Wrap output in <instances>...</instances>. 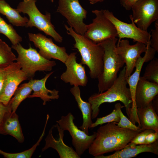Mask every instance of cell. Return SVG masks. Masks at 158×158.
<instances>
[{"label": "cell", "mask_w": 158, "mask_h": 158, "mask_svg": "<svg viewBox=\"0 0 158 158\" xmlns=\"http://www.w3.org/2000/svg\"><path fill=\"white\" fill-rule=\"evenodd\" d=\"M140 132L120 127L115 122L107 123L96 132L95 138L88 149L89 153L95 157L120 150Z\"/></svg>", "instance_id": "6da1fadb"}, {"label": "cell", "mask_w": 158, "mask_h": 158, "mask_svg": "<svg viewBox=\"0 0 158 158\" xmlns=\"http://www.w3.org/2000/svg\"><path fill=\"white\" fill-rule=\"evenodd\" d=\"M125 73V66L109 88L102 92L94 93L89 97L88 101L91 105L92 118H95L99 114V107L101 104L117 101L123 104L129 118L132 101L130 89L127 86Z\"/></svg>", "instance_id": "7a4b0ae2"}, {"label": "cell", "mask_w": 158, "mask_h": 158, "mask_svg": "<svg viewBox=\"0 0 158 158\" xmlns=\"http://www.w3.org/2000/svg\"><path fill=\"white\" fill-rule=\"evenodd\" d=\"M64 27L67 34L75 40L74 47L78 50L81 56L80 63L87 66L91 78L97 79L103 70V47L99 43H95L84 35L77 33L71 27L66 25Z\"/></svg>", "instance_id": "3957f363"}, {"label": "cell", "mask_w": 158, "mask_h": 158, "mask_svg": "<svg viewBox=\"0 0 158 158\" xmlns=\"http://www.w3.org/2000/svg\"><path fill=\"white\" fill-rule=\"evenodd\" d=\"M118 40L114 37L98 43L104 49L103 70L97 79L98 93L106 91L112 85L125 64L122 58L114 51Z\"/></svg>", "instance_id": "277c9868"}, {"label": "cell", "mask_w": 158, "mask_h": 158, "mask_svg": "<svg viewBox=\"0 0 158 158\" xmlns=\"http://www.w3.org/2000/svg\"><path fill=\"white\" fill-rule=\"evenodd\" d=\"M35 0H23L18 5L17 10L20 12L27 14L29 19L27 28L35 27L46 35L51 37L56 42L61 43L63 39L55 29L51 21V14L47 12L42 14L37 8Z\"/></svg>", "instance_id": "5b68a950"}, {"label": "cell", "mask_w": 158, "mask_h": 158, "mask_svg": "<svg viewBox=\"0 0 158 158\" xmlns=\"http://www.w3.org/2000/svg\"><path fill=\"white\" fill-rule=\"evenodd\" d=\"M12 48L17 53V62L28 78H32L37 71H51L56 65L55 61L45 58L30 45L28 49H26L19 43L12 45Z\"/></svg>", "instance_id": "8992f818"}, {"label": "cell", "mask_w": 158, "mask_h": 158, "mask_svg": "<svg viewBox=\"0 0 158 158\" xmlns=\"http://www.w3.org/2000/svg\"><path fill=\"white\" fill-rule=\"evenodd\" d=\"M56 12L66 19L70 27L77 33L84 35L87 25L84 22L87 12L80 4L79 0H59Z\"/></svg>", "instance_id": "52a82bcc"}, {"label": "cell", "mask_w": 158, "mask_h": 158, "mask_svg": "<svg viewBox=\"0 0 158 158\" xmlns=\"http://www.w3.org/2000/svg\"><path fill=\"white\" fill-rule=\"evenodd\" d=\"M92 12L95 17L92 23L87 25L85 37L96 43L118 37L115 26L104 15L102 9L93 10Z\"/></svg>", "instance_id": "ba28073f"}, {"label": "cell", "mask_w": 158, "mask_h": 158, "mask_svg": "<svg viewBox=\"0 0 158 158\" xmlns=\"http://www.w3.org/2000/svg\"><path fill=\"white\" fill-rule=\"evenodd\" d=\"M74 117L71 112L65 116H62L56 122L59 127L63 131L67 130L72 138V144L75 151L80 157L85 151L89 148L96 136V132L89 135L78 128L74 122Z\"/></svg>", "instance_id": "9c48e42d"}, {"label": "cell", "mask_w": 158, "mask_h": 158, "mask_svg": "<svg viewBox=\"0 0 158 158\" xmlns=\"http://www.w3.org/2000/svg\"><path fill=\"white\" fill-rule=\"evenodd\" d=\"M105 17L115 26L119 39L124 38L133 39L134 42H138L146 45L150 41L151 34L147 31L142 30L138 28L133 22L132 15L129 16L131 23H128L118 19L113 13L108 10H102Z\"/></svg>", "instance_id": "30bf717a"}, {"label": "cell", "mask_w": 158, "mask_h": 158, "mask_svg": "<svg viewBox=\"0 0 158 158\" xmlns=\"http://www.w3.org/2000/svg\"><path fill=\"white\" fill-rule=\"evenodd\" d=\"M131 9L134 22L142 30L147 31L151 24L158 20V0H138Z\"/></svg>", "instance_id": "8fae6325"}, {"label": "cell", "mask_w": 158, "mask_h": 158, "mask_svg": "<svg viewBox=\"0 0 158 158\" xmlns=\"http://www.w3.org/2000/svg\"><path fill=\"white\" fill-rule=\"evenodd\" d=\"M3 85L0 93V102L8 105L19 84L28 78L19 63L13 62L5 68Z\"/></svg>", "instance_id": "7c38bea8"}, {"label": "cell", "mask_w": 158, "mask_h": 158, "mask_svg": "<svg viewBox=\"0 0 158 158\" xmlns=\"http://www.w3.org/2000/svg\"><path fill=\"white\" fill-rule=\"evenodd\" d=\"M146 49V45L143 43L137 42L130 45L127 39H118L114 51L122 58L126 64V78L131 74L136 61Z\"/></svg>", "instance_id": "4fadbf2b"}, {"label": "cell", "mask_w": 158, "mask_h": 158, "mask_svg": "<svg viewBox=\"0 0 158 158\" xmlns=\"http://www.w3.org/2000/svg\"><path fill=\"white\" fill-rule=\"evenodd\" d=\"M30 41L39 48V53L45 58L50 60L52 59L59 60L64 63L68 54L66 48L55 44L51 38H48L40 33H28Z\"/></svg>", "instance_id": "5bb4252c"}, {"label": "cell", "mask_w": 158, "mask_h": 158, "mask_svg": "<svg viewBox=\"0 0 158 158\" xmlns=\"http://www.w3.org/2000/svg\"><path fill=\"white\" fill-rule=\"evenodd\" d=\"M76 53H71L64 63L66 68L60 76L61 80L71 85L85 87L88 81L85 67L76 61Z\"/></svg>", "instance_id": "9a60e30c"}, {"label": "cell", "mask_w": 158, "mask_h": 158, "mask_svg": "<svg viewBox=\"0 0 158 158\" xmlns=\"http://www.w3.org/2000/svg\"><path fill=\"white\" fill-rule=\"evenodd\" d=\"M158 94V84L150 81L140 76L137 85L135 102L137 108L149 104Z\"/></svg>", "instance_id": "2e32d148"}, {"label": "cell", "mask_w": 158, "mask_h": 158, "mask_svg": "<svg viewBox=\"0 0 158 158\" xmlns=\"http://www.w3.org/2000/svg\"><path fill=\"white\" fill-rule=\"evenodd\" d=\"M151 152L158 154V141L150 144L135 145L129 142L124 148L113 154L105 156L103 154L95 158H130L143 152Z\"/></svg>", "instance_id": "e0dca14e"}, {"label": "cell", "mask_w": 158, "mask_h": 158, "mask_svg": "<svg viewBox=\"0 0 158 158\" xmlns=\"http://www.w3.org/2000/svg\"><path fill=\"white\" fill-rule=\"evenodd\" d=\"M149 62L148 55L145 52L144 56H140L136 61L135 67V69L133 74L126 78L127 84L129 85L132 101L130 117L129 119L134 124L136 123L140 125L139 122L137 115V109L135 102V93L137 84L140 76L141 71L144 63Z\"/></svg>", "instance_id": "ac0fdd59"}, {"label": "cell", "mask_w": 158, "mask_h": 158, "mask_svg": "<svg viewBox=\"0 0 158 158\" xmlns=\"http://www.w3.org/2000/svg\"><path fill=\"white\" fill-rule=\"evenodd\" d=\"M55 126L59 132V140H56L53 136L52 130L54 127H52L45 139V145L42 149V151H44L48 148L51 147L57 151L61 158H80L72 148L67 145L64 142L63 137L64 131L59 127L57 124Z\"/></svg>", "instance_id": "d6986e66"}, {"label": "cell", "mask_w": 158, "mask_h": 158, "mask_svg": "<svg viewBox=\"0 0 158 158\" xmlns=\"http://www.w3.org/2000/svg\"><path fill=\"white\" fill-rule=\"evenodd\" d=\"M53 73V71L49 73L40 80L31 79L29 81L33 92L28 98L39 97L43 101V105H45L47 102L51 100L58 99L59 97V91L55 89L52 90H49L45 86L47 80Z\"/></svg>", "instance_id": "ffe728a7"}, {"label": "cell", "mask_w": 158, "mask_h": 158, "mask_svg": "<svg viewBox=\"0 0 158 158\" xmlns=\"http://www.w3.org/2000/svg\"><path fill=\"white\" fill-rule=\"evenodd\" d=\"M0 134L9 135L16 138L20 143H22L24 138L16 112H7L5 115L0 126Z\"/></svg>", "instance_id": "44dd1931"}, {"label": "cell", "mask_w": 158, "mask_h": 158, "mask_svg": "<svg viewBox=\"0 0 158 158\" xmlns=\"http://www.w3.org/2000/svg\"><path fill=\"white\" fill-rule=\"evenodd\" d=\"M137 115L139 122L138 126L142 130L150 129L158 132V116L152 101L147 106L137 108Z\"/></svg>", "instance_id": "7402d4cb"}, {"label": "cell", "mask_w": 158, "mask_h": 158, "mask_svg": "<svg viewBox=\"0 0 158 158\" xmlns=\"http://www.w3.org/2000/svg\"><path fill=\"white\" fill-rule=\"evenodd\" d=\"M70 91L74 96L80 110L83 119L82 125L78 128L89 135L88 129L91 128L93 122L92 121V109L91 104L89 102L84 101L81 98L79 86H74Z\"/></svg>", "instance_id": "603a6c76"}, {"label": "cell", "mask_w": 158, "mask_h": 158, "mask_svg": "<svg viewBox=\"0 0 158 158\" xmlns=\"http://www.w3.org/2000/svg\"><path fill=\"white\" fill-rule=\"evenodd\" d=\"M16 9L12 8L4 0H0V13L6 16L9 22L16 26H26L29 19L22 17Z\"/></svg>", "instance_id": "cb8c5ba5"}, {"label": "cell", "mask_w": 158, "mask_h": 158, "mask_svg": "<svg viewBox=\"0 0 158 158\" xmlns=\"http://www.w3.org/2000/svg\"><path fill=\"white\" fill-rule=\"evenodd\" d=\"M32 91V89L29 81L21 84L17 88L14 94L13 97L9 102L12 112H16L20 103L28 97Z\"/></svg>", "instance_id": "d4e9b609"}, {"label": "cell", "mask_w": 158, "mask_h": 158, "mask_svg": "<svg viewBox=\"0 0 158 158\" xmlns=\"http://www.w3.org/2000/svg\"><path fill=\"white\" fill-rule=\"evenodd\" d=\"M16 60L11 48L0 39V68H5Z\"/></svg>", "instance_id": "484cf974"}, {"label": "cell", "mask_w": 158, "mask_h": 158, "mask_svg": "<svg viewBox=\"0 0 158 158\" xmlns=\"http://www.w3.org/2000/svg\"><path fill=\"white\" fill-rule=\"evenodd\" d=\"M0 34L6 36L12 43L15 45L22 40V37L17 32L11 24H8L0 16Z\"/></svg>", "instance_id": "4316f807"}, {"label": "cell", "mask_w": 158, "mask_h": 158, "mask_svg": "<svg viewBox=\"0 0 158 158\" xmlns=\"http://www.w3.org/2000/svg\"><path fill=\"white\" fill-rule=\"evenodd\" d=\"M124 107L120 103L116 104L114 106V108L113 111L109 114L104 117L97 118L96 121L93 123L91 126V128H94L99 125L115 122L118 123L120 120L119 110Z\"/></svg>", "instance_id": "83f0119b"}, {"label": "cell", "mask_w": 158, "mask_h": 158, "mask_svg": "<svg viewBox=\"0 0 158 158\" xmlns=\"http://www.w3.org/2000/svg\"><path fill=\"white\" fill-rule=\"evenodd\" d=\"M142 77L150 81L158 84V59L157 58L150 61L146 67Z\"/></svg>", "instance_id": "f1b7e54d"}, {"label": "cell", "mask_w": 158, "mask_h": 158, "mask_svg": "<svg viewBox=\"0 0 158 158\" xmlns=\"http://www.w3.org/2000/svg\"><path fill=\"white\" fill-rule=\"evenodd\" d=\"M46 126H44L42 133L36 143L29 150L17 153H8L3 151L0 149V154L6 158H30L35 152L37 147L39 145L44 134Z\"/></svg>", "instance_id": "f546056e"}, {"label": "cell", "mask_w": 158, "mask_h": 158, "mask_svg": "<svg viewBox=\"0 0 158 158\" xmlns=\"http://www.w3.org/2000/svg\"><path fill=\"white\" fill-rule=\"evenodd\" d=\"M119 112L120 120L118 123L116 122V123L118 126L135 131H141L142 130L140 127L133 124L129 119L123 114L121 109H120Z\"/></svg>", "instance_id": "4dcf8cb0"}, {"label": "cell", "mask_w": 158, "mask_h": 158, "mask_svg": "<svg viewBox=\"0 0 158 158\" xmlns=\"http://www.w3.org/2000/svg\"><path fill=\"white\" fill-rule=\"evenodd\" d=\"M154 132V130L150 129L142 130L138 133L130 142L135 145L145 144V139L147 136L150 133Z\"/></svg>", "instance_id": "1f68e13d"}, {"label": "cell", "mask_w": 158, "mask_h": 158, "mask_svg": "<svg viewBox=\"0 0 158 158\" xmlns=\"http://www.w3.org/2000/svg\"><path fill=\"white\" fill-rule=\"evenodd\" d=\"M152 39L150 40L151 47L158 52V20L155 21V28L151 30Z\"/></svg>", "instance_id": "d6a6232c"}, {"label": "cell", "mask_w": 158, "mask_h": 158, "mask_svg": "<svg viewBox=\"0 0 158 158\" xmlns=\"http://www.w3.org/2000/svg\"><path fill=\"white\" fill-rule=\"evenodd\" d=\"M11 111H12V109L10 102L5 105L0 102V126L6 114Z\"/></svg>", "instance_id": "836d02e7"}, {"label": "cell", "mask_w": 158, "mask_h": 158, "mask_svg": "<svg viewBox=\"0 0 158 158\" xmlns=\"http://www.w3.org/2000/svg\"><path fill=\"white\" fill-rule=\"evenodd\" d=\"M158 139V132H154L149 134L146 137L145 144L153 143Z\"/></svg>", "instance_id": "e575fe53"}, {"label": "cell", "mask_w": 158, "mask_h": 158, "mask_svg": "<svg viewBox=\"0 0 158 158\" xmlns=\"http://www.w3.org/2000/svg\"><path fill=\"white\" fill-rule=\"evenodd\" d=\"M138 0H120V4L126 10L130 11L133 4Z\"/></svg>", "instance_id": "d590c367"}, {"label": "cell", "mask_w": 158, "mask_h": 158, "mask_svg": "<svg viewBox=\"0 0 158 158\" xmlns=\"http://www.w3.org/2000/svg\"><path fill=\"white\" fill-rule=\"evenodd\" d=\"M5 73V68H0V93L3 85Z\"/></svg>", "instance_id": "8d00e7d4"}, {"label": "cell", "mask_w": 158, "mask_h": 158, "mask_svg": "<svg viewBox=\"0 0 158 158\" xmlns=\"http://www.w3.org/2000/svg\"><path fill=\"white\" fill-rule=\"evenodd\" d=\"M91 4H94L99 2H102L105 0H88Z\"/></svg>", "instance_id": "74e56055"}, {"label": "cell", "mask_w": 158, "mask_h": 158, "mask_svg": "<svg viewBox=\"0 0 158 158\" xmlns=\"http://www.w3.org/2000/svg\"><path fill=\"white\" fill-rule=\"evenodd\" d=\"M36 1L37 0H35ZM51 2H54V0H49Z\"/></svg>", "instance_id": "f35d334b"}]
</instances>
